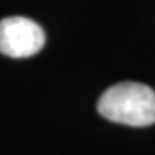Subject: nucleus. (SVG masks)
Wrapping results in <instances>:
<instances>
[{
	"label": "nucleus",
	"instance_id": "f03ea898",
	"mask_svg": "<svg viewBox=\"0 0 155 155\" xmlns=\"http://www.w3.org/2000/svg\"><path fill=\"white\" fill-rule=\"evenodd\" d=\"M45 45V31L38 22L22 16L0 21V54L24 59L38 54Z\"/></svg>",
	"mask_w": 155,
	"mask_h": 155
},
{
	"label": "nucleus",
	"instance_id": "f257e3e1",
	"mask_svg": "<svg viewBox=\"0 0 155 155\" xmlns=\"http://www.w3.org/2000/svg\"><path fill=\"white\" fill-rule=\"evenodd\" d=\"M100 116L133 127L155 124V91L143 83L124 81L110 86L98 100Z\"/></svg>",
	"mask_w": 155,
	"mask_h": 155
}]
</instances>
